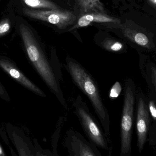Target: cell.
<instances>
[{"mask_svg":"<svg viewBox=\"0 0 156 156\" xmlns=\"http://www.w3.org/2000/svg\"><path fill=\"white\" fill-rule=\"evenodd\" d=\"M19 30L31 63L58 101L66 108V99L60 87V80H62L61 72L55 68L48 60L30 28L21 24Z\"/></svg>","mask_w":156,"mask_h":156,"instance_id":"6da1fadb","label":"cell"},{"mask_svg":"<svg viewBox=\"0 0 156 156\" xmlns=\"http://www.w3.org/2000/svg\"><path fill=\"white\" fill-rule=\"evenodd\" d=\"M66 69L75 84L90 100L100 120L105 135L109 140L110 115L95 80L83 66L70 58L66 60Z\"/></svg>","mask_w":156,"mask_h":156,"instance_id":"7a4b0ae2","label":"cell"},{"mask_svg":"<svg viewBox=\"0 0 156 156\" xmlns=\"http://www.w3.org/2000/svg\"><path fill=\"white\" fill-rule=\"evenodd\" d=\"M73 106L75 114L90 142L99 148L108 150V139L102 128L91 113L86 102L81 96L78 95L73 103Z\"/></svg>","mask_w":156,"mask_h":156,"instance_id":"3957f363","label":"cell"},{"mask_svg":"<svg viewBox=\"0 0 156 156\" xmlns=\"http://www.w3.org/2000/svg\"><path fill=\"white\" fill-rule=\"evenodd\" d=\"M134 96L132 87L126 83L122 113L121 127V156L128 155L132 143Z\"/></svg>","mask_w":156,"mask_h":156,"instance_id":"277c9868","label":"cell"},{"mask_svg":"<svg viewBox=\"0 0 156 156\" xmlns=\"http://www.w3.org/2000/svg\"><path fill=\"white\" fill-rule=\"evenodd\" d=\"M23 13L27 16L47 22L64 29L75 23L76 16L72 12L58 10H34L24 8Z\"/></svg>","mask_w":156,"mask_h":156,"instance_id":"5b68a950","label":"cell"},{"mask_svg":"<svg viewBox=\"0 0 156 156\" xmlns=\"http://www.w3.org/2000/svg\"><path fill=\"white\" fill-rule=\"evenodd\" d=\"M65 143L70 156H101L96 146L75 130L67 131Z\"/></svg>","mask_w":156,"mask_h":156,"instance_id":"8992f818","label":"cell"},{"mask_svg":"<svg viewBox=\"0 0 156 156\" xmlns=\"http://www.w3.org/2000/svg\"><path fill=\"white\" fill-rule=\"evenodd\" d=\"M0 67L17 82L38 96L46 98L44 93L27 78L13 63L5 58H0Z\"/></svg>","mask_w":156,"mask_h":156,"instance_id":"52a82bcc","label":"cell"},{"mask_svg":"<svg viewBox=\"0 0 156 156\" xmlns=\"http://www.w3.org/2000/svg\"><path fill=\"white\" fill-rule=\"evenodd\" d=\"M149 114L144 100L140 98L137 107L136 130L139 151L141 153L146 142L150 122Z\"/></svg>","mask_w":156,"mask_h":156,"instance_id":"ba28073f","label":"cell"},{"mask_svg":"<svg viewBox=\"0 0 156 156\" xmlns=\"http://www.w3.org/2000/svg\"><path fill=\"white\" fill-rule=\"evenodd\" d=\"M120 21L118 18L110 16L105 14L97 13H90L81 15L77 22L70 28V30L85 27L93 23H112L120 24Z\"/></svg>","mask_w":156,"mask_h":156,"instance_id":"9c48e42d","label":"cell"},{"mask_svg":"<svg viewBox=\"0 0 156 156\" xmlns=\"http://www.w3.org/2000/svg\"><path fill=\"white\" fill-rule=\"evenodd\" d=\"M77 5L82 15L90 13L107 14L101 0H77Z\"/></svg>","mask_w":156,"mask_h":156,"instance_id":"30bf717a","label":"cell"},{"mask_svg":"<svg viewBox=\"0 0 156 156\" xmlns=\"http://www.w3.org/2000/svg\"><path fill=\"white\" fill-rule=\"evenodd\" d=\"M29 7L34 8H44L48 10H58V6L50 0H22Z\"/></svg>","mask_w":156,"mask_h":156,"instance_id":"8fae6325","label":"cell"},{"mask_svg":"<svg viewBox=\"0 0 156 156\" xmlns=\"http://www.w3.org/2000/svg\"><path fill=\"white\" fill-rule=\"evenodd\" d=\"M101 45L105 49L110 52H119L124 48L123 44L121 42L110 38L105 39L101 43Z\"/></svg>","mask_w":156,"mask_h":156,"instance_id":"7c38bea8","label":"cell"},{"mask_svg":"<svg viewBox=\"0 0 156 156\" xmlns=\"http://www.w3.org/2000/svg\"><path fill=\"white\" fill-rule=\"evenodd\" d=\"M133 39L137 45L141 46L148 47L149 39L143 33H136L133 36Z\"/></svg>","mask_w":156,"mask_h":156,"instance_id":"4fadbf2b","label":"cell"},{"mask_svg":"<svg viewBox=\"0 0 156 156\" xmlns=\"http://www.w3.org/2000/svg\"><path fill=\"white\" fill-rule=\"evenodd\" d=\"M11 23L9 18H5L0 22V37L6 34L10 31Z\"/></svg>","mask_w":156,"mask_h":156,"instance_id":"5bb4252c","label":"cell"},{"mask_svg":"<svg viewBox=\"0 0 156 156\" xmlns=\"http://www.w3.org/2000/svg\"><path fill=\"white\" fill-rule=\"evenodd\" d=\"M122 91V87L120 82H117L112 86L110 93V97L111 99L117 98Z\"/></svg>","mask_w":156,"mask_h":156,"instance_id":"9a60e30c","label":"cell"},{"mask_svg":"<svg viewBox=\"0 0 156 156\" xmlns=\"http://www.w3.org/2000/svg\"><path fill=\"white\" fill-rule=\"evenodd\" d=\"M0 98H2L3 100H5L6 101L9 102L10 101L8 93L6 92L5 89H4L1 82H0Z\"/></svg>","mask_w":156,"mask_h":156,"instance_id":"2e32d148","label":"cell"},{"mask_svg":"<svg viewBox=\"0 0 156 156\" xmlns=\"http://www.w3.org/2000/svg\"><path fill=\"white\" fill-rule=\"evenodd\" d=\"M149 109L150 113L155 121H156V106L154 101H150L149 102Z\"/></svg>","mask_w":156,"mask_h":156,"instance_id":"e0dca14e","label":"cell"},{"mask_svg":"<svg viewBox=\"0 0 156 156\" xmlns=\"http://www.w3.org/2000/svg\"><path fill=\"white\" fill-rule=\"evenodd\" d=\"M152 71V78L153 84L154 85L156 90V68L155 67H152L151 68Z\"/></svg>","mask_w":156,"mask_h":156,"instance_id":"ac0fdd59","label":"cell"},{"mask_svg":"<svg viewBox=\"0 0 156 156\" xmlns=\"http://www.w3.org/2000/svg\"><path fill=\"white\" fill-rule=\"evenodd\" d=\"M148 1L150 3L156 6V0H148Z\"/></svg>","mask_w":156,"mask_h":156,"instance_id":"d6986e66","label":"cell"},{"mask_svg":"<svg viewBox=\"0 0 156 156\" xmlns=\"http://www.w3.org/2000/svg\"><path fill=\"white\" fill-rule=\"evenodd\" d=\"M4 153L3 151L2 148L0 146V156H4Z\"/></svg>","mask_w":156,"mask_h":156,"instance_id":"ffe728a7","label":"cell"}]
</instances>
